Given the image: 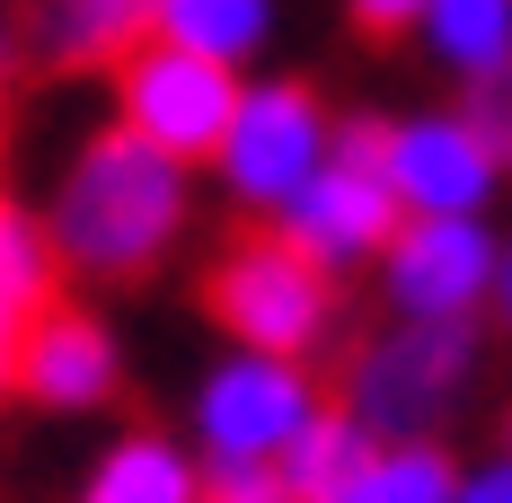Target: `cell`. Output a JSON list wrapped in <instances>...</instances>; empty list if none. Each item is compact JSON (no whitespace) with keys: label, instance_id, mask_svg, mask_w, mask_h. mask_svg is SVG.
I'll use <instances>...</instances> for the list:
<instances>
[{"label":"cell","instance_id":"cell-19","mask_svg":"<svg viewBox=\"0 0 512 503\" xmlns=\"http://www.w3.org/2000/svg\"><path fill=\"white\" fill-rule=\"evenodd\" d=\"M468 115L486 124V142H495V159H504V177H512V71H495L486 89H468Z\"/></svg>","mask_w":512,"mask_h":503},{"label":"cell","instance_id":"cell-23","mask_svg":"<svg viewBox=\"0 0 512 503\" xmlns=\"http://www.w3.org/2000/svg\"><path fill=\"white\" fill-rule=\"evenodd\" d=\"M18 318H27V309H9V301H0V389H9V353H18Z\"/></svg>","mask_w":512,"mask_h":503},{"label":"cell","instance_id":"cell-5","mask_svg":"<svg viewBox=\"0 0 512 503\" xmlns=\"http://www.w3.org/2000/svg\"><path fill=\"white\" fill-rule=\"evenodd\" d=\"M327 142H336V115H327V98L309 80H256L248 71V89L230 106V133H221V151L204 168L221 177V195L239 203V212L274 221L327 168Z\"/></svg>","mask_w":512,"mask_h":503},{"label":"cell","instance_id":"cell-21","mask_svg":"<svg viewBox=\"0 0 512 503\" xmlns=\"http://www.w3.org/2000/svg\"><path fill=\"white\" fill-rule=\"evenodd\" d=\"M460 503H512V451L477 459V468H460Z\"/></svg>","mask_w":512,"mask_h":503},{"label":"cell","instance_id":"cell-3","mask_svg":"<svg viewBox=\"0 0 512 503\" xmlns=\"http://www.w3.org/2000/svg\"><path fill=\"white\" fill-rule=\"evenodd\" d=\"M204 309H212V327L230 345L309 362V353H327V336H336V274L309 248H292L283 230H256V239H239V248L212 265Z\"/></svg>","mask_w":512,"mask_h":503},{"label":"cell","instance_id":"cell-6","mask_svg":"<svg viewBox=\"0 0 512 503\" xmlns=\"http://www.w3.org/2000/svg\"><path fill=\"white\" fill-rule=\"evenodd\" d=\"M239 89H248V71H230L212 53H186V45H168V36H142L115 62V124L142 133L151 151L204 168L221 151V133H230Z\"/></svg>","mask_w":512,"mask_h":503},{"label":"cell","instance_id":"cell-7","mask_svg":"<svg viewBox=\"0 0 512 503\" xmlns=\"http://www.w3.org/2000/svg\"><path fill=\"white\" fill-rule=\"evenodd\" d=\"M495 256L504 239L486 230V212H398L371 265H380L389 318H477L495 292Z\"/></svg>","mask_w":512,"mask_h":503},{"label":"cell","instance_id":"cell-11","mask_svg":"<svg viewBox=\"0 0 512 503\" xmlns=\"http://www.w3.org/2000/svg\"><path fill=\"white\" fill-rule=\"evenodd\" d=\"M80 503H204V451L195 442H177V433H115L89 468V486Z\"/></svg>","mask_w":512,"mask_h":503},{"label":"cell","instance_id":"cell-18","mask_svg":"<svg viewBox=\"0 0 512 503\" xmlns=\"http://www.w3.org/2000/svg\"><path fill=\"white\" fill-rule=\"evenodd\" d=\"M204 503H292L274 468H204Z\"/></svg>","mask_w":512,"mask_h":503},{"label":"cell","instance_id":"cell-9","mask_svg":"<svg viewBox=\"0 0 512 503\" xmlns=\"http://www.w3.org/2000/svg\"><path fill=\"white\" fill-rule=\"evenodd\" d=\"M9 389L45 415H98L124 389V345L106 336V318L89 309H27L18 318V353H9Z\"/></svg>","mask_w":512,"mask_h":503},{"label":"cell","instance_id":"cell-20","mask_svg":"<svg viewBox=\"0 0 512 503\" xmlns=\"http://www.w3.org/2000/svg\"><path fill=\"white\" fill-rule=\"evenodd\" d=\"M415 9H424V0H345V18H354L362 36H407Z\"/></svg>","mask_w":512,"mask_h":503},{"label":"cell","instance_id":"cell-1","mask_svg":"<svg viewBox=\"0 0 512 503\" xmlns=\"http://www.w3.org/2000/svg\"><path fill=\"white\" fill-rule=\"evenodd\" d=\"M186 221H195L186 159L151 151L124 124H98L80 151L62 159L53 203H45L62 274H80V283H142V274H159L168 248L186 239Z\"/></svg>","mask_w":512,"mask_h":503},{"label":"cell","instance_id":"cell-15","mask_svg":"<svg viewBox=\"0 0 512 503\" xmlns=\"http://www.w3.org/2000/svg\"><path fill=\"white\" fill-rule=\"evenodd\" d=\"M336 503H460V459L442 442H371Z\"/></svg>","mask_w":512,"mask_h":503},{"label":"cell","instance_id":"cell-14","mask_svg":"<svg viewBox=\"0 0 512 503\" xmlns=\"http://www.w3.org/2000/svg\"><path fill=\"white\" fill-rule=\"evenodd\" d=\"M274 27H283L274 0H151V36H168L186 53H212L230 71H256V53L274 45Z\"/></svg>","mask_w":512,"mask_h":503},{"label":"cell","instance_id":"cell-4","mask_svg":"<svg viewBox=\"0 0 512 503\" xmlns=\"http://www.w3.org/2000/svg\"><path fill=\"white\" fill-rule=\"evenodd\" d=\"M318 406H327V398H318V371H309V362L230 345L204 380H195L186 442L204 451V468H274Z\"/></svg>","mask_w":512,"mask_h":503},{"label":"cell","instance_id":"cell-22","mask_svg":"<svg viewBox=\"0 0 512 503\" xmlns=\"http://www.w3.org/2000/svg\"><path fill=\"white\" fill-rule=\"evenodd\" d=\"M486 309L512 327V239H504V256H495V292H486Z\"/></svg>","mask_w":512,"mask_h":503},{"label":"cell","instance_id":"cell-13","mask_svg":"<svg viewBox=\"0 0 512 503\" xmlns=\"http://www.w3.org/2000/svg\"><path fill=\"white\" fill-rule=\"evenodd\" d=\"M424 62L460 89H486L495 71H512V0H424L407 27Z\"/></svg>","mask_w":512,"mask_h":503},{"label":"cell","instance_id":"cell-10","mask_svg":"<svg viewBox=\"0 0 512 503\" xmlns=\"http://www.w3.org/2000/svg\"><path fill=\"white\" fill-rule=\"evenodd\" d=\"M274 230H283L292 248H309L327 274H345V265H371V256L389 248V230H398V195H389L380 168H354V159L327 151V168L274 212Z\"/></svg>","mask_w":512,"mask_h":503},{"label":"cell","instance_id":"cell-24","mask_svg":"<svg viewBox=\"0 0 512 503\" xmlns=\"http://www.w3.org/2000/svg\"><path fill=\"white\" fill-rule=\"evenodd\" d=\"M9 62H18V45H9V36H0V98H9Z\"/></svg>","mask_w":512,"mask_h":503},{"label":"cell","instance_id":"cell-2","mask_svg":"<svg viewBox=\"0 0 512 503\" xmlns=\"http://www.w3.org/2000/svg\"><path fill=\"white\" fill-rule=\"evenodd\" d=\"M477 318H389L380 336H362L345 362V415L371 442H442V424L468 406L477 380Z\"/></svg>","mask_w":512,"mask_h":503},{"label":"cell","instance_id":"cell-17","mask_svg":"<svg viewBox=\"0 0 512 503\" xmlns=\"http://www.w3.org/2000/svg\"><path fill=\"white\" fill-rule=\"evenodd\" d=\"M62 283V248H53L45 212H27L18 195H0V301L9 309H45Z\"/></svg>","mask_w":512,"mask_h":503},{"label":"cell","instance_id":"cell-12","mask_svg":"<svg viewBox=\"0 0 512 503\" xmlns=\"http://www.w3.org/2000/svg\"><path fill=\"white\" fill-rule=\"evenodd\" d=\"M142 36H151V0H36L27 9V45L53 71H115Z\"/></svg>","mask_w":512,"mask_h":503},{"label":"cell","instance_id":"cell-16","mask_svg":"<svg viewBox=\"0 0 512 503\" xmlns=\"http://www.w3.org/2000/svg\"><path fill=\"white\" fill-rule=\"evenodd\" d=\"M371 451V433H362L345 406H318L301 433H292V451L274 459V477L292 486V503H336V486L354 477V459Z\"/></svg>","mask_w":512,"mask_h":503},{"label":"cell","instance_id":"cell-8","mask_svg":"<svg viewBox=\"0 0 512 503\" xmlns=\"http://www.w3.org/2000/svg\"><path fill=\"white\" fill-rule=\"evenodd\" d=\"M380 177L398 212H486L504 186V159L468 106H415V115H389L380 133Z\"/></svg>","mask_w":512,"mask_h":503}]
</instances>
